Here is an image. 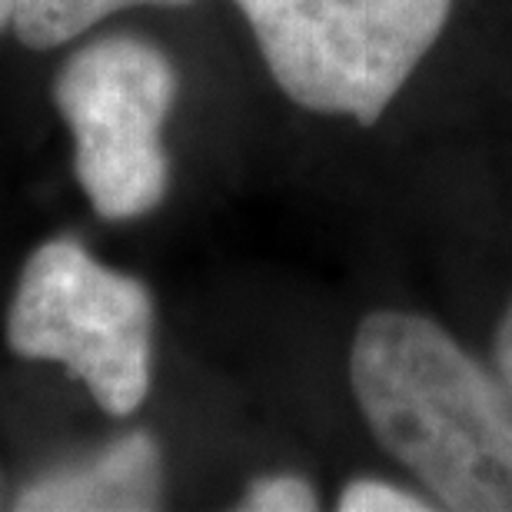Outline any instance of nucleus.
I'll list each match as a JSON object with an SVG mask.
<instances>
[{"label":"nucleus","instance_id":"1","mask_svg":"<svg viewBox=\"0 0 512 512\" xmlns=\"http://www.w3.org/2000/svg\"><path fill=\"white\" fill-rule=\"evenodd\" d=\"M356 406L436 506L512 512V383L419 313L376 310L350 346Z\"/></svg>","mask_w":512,"mask_h":512},{"label":"nucleus","instance_id":"2","mask_svg":"<svg viewBox=\"0 0 512 512\" xmlns=\"http://www.w3.org/2000/svg\"><path fill=\"white\" fill-rule=\"evenodd\" d=\"M293 104L376 124L443 34L453 0H233Z\"/></svg>","mask_w":512,"mask_h":512},{"label":"nucleus","instance_id":"3","mask_svg":"<svg viewBox=\"0 0 512 512\" xmlns=\"http://www.w3.org/2000/svg\"><path fill=\"white\" fill-rule=\"evenodd\" d=\"M7 346L20 360L60 363L110 416L143 406L153 376V300L137 276L97 263L60 237L20 270L7 310Z\"/></svg>","mask_w":512,"mask_h":512},{"label":"nucleus","instance_id":"4","mask_svg":"<svg viewBox=\"0 0 512 512\" xmlns=\"http://www.w3.org/2000/svg\"><path fill=\"white\" fill-rule=\"evenodd\" d=\"M180 80L143 37L114 34L74 50L54 80V104L74 137V173L104 220L157 210L170 187L163 147Z\"/></svg>","mask_w":512,"mask_h":512},{"label":"nucleus","instance_id":"5","mask_svg":"<svg viewBox=\"0 0 512 512\" xmlns=\"http://www.w3.org/2000/svg\"><path fill=\"white\" fill-rule=\"evenodd\" d=\"M163 503V456L150 433H127L84 463L40 476L17 499V509H110L140 512Z\"/></svg>","mask_w":512,"mask_h":512},{"label":"nucleus","instance_id":"6","mask_svg":"<svg viewBox=\"0 0 512 512\" xmlns=\"http://www.w3.org/2000/svg\"><path fill=\"white\" fill-rule=\"evenodd\" d=\"M193 0H17L14 34L30 50L64 47L110 14L130 7H187Z\"/></svg>","mask_w":512,"mask_h":512},{"label":"nucleus","instance_id":"7","mask_svg":"<svg viewBox=\"0 0 512 512\" xmlns=\"http://www.w3.org/2000/svg\"><path fill=\"white\" fill-rule=\"evenodd\" d=\"M429 506L436 503H429L426 496L413 493V489L393 486L386 479H373V476L346 483L340 499H336V509L343 512H426Z\"/></svg>","mask_w":512,"mask_h":512},{"label":"nucleus","instance_id":"8","mask_svg":"<svg viewBox=\"0 0 512 512\" xmlns=\"http://www.w3.org/2000/svg\"><path fill=\"white\" fill-rule=\"evenodd\" d=\"M240 506L253 512H310L320 506V496H316V489L303 476L276 473L250 483Z\"/></svg>","mask_w":512,"mask_h":512},{"label":"nucleus","instance_id":"9","mask_svg":"<svg viewBox=\"0 0 512 512\" xmlns=\"http://www.w3.org/2000/svg\"><path fill=\"white\" fill-rule=\"evenodd\" d=\"M493 356H496V366L506 373V380L512 383V306L506 310L503 323H499V330H496Z\"/></svg>","mask_w":512,"mask_h":512},{"label":"nucleus","instance_id":"10","mask_svg":"<svg viewBox=\"0 0 512 512\" xmlns=\"http://www.w3.org/2000/svg\"><path fill=\"white\" fill-rule=\"evenodd\" d=\"M14 14H17V0H0V30L14 24Z\"/></svg>","mask_w":512,"mask_h":512}]
</instances>
